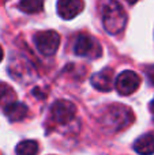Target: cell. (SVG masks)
Segmentation results:
<instances>
[{
    "label": "cell",
    "instance_id": "1",
    "mask_svg": "<svg viewBox=\"0 0 154 155\" xmlns=\"http://www.w3.org/2000/svg\"><path fill=\"white\" fill-rule=\"evenodd\" d=\"M100 8L104 29L112 35L122 33L127 23V14L123 5L116 0H102Z\"/></svg>",
    "mask_w": 154,
    "mask_h": 155
},
{
    "label": "cell",
    "instance_id": "2",
    "mask_svg": "<svg viewBox=\"0 0 154 155\" xmlns=\"http://www.w3.org/2000/svg\"><path fill=\"white\" fill-rule=\"evenodd\" d=\"M134 121V113L128 106L115 104L108 106L100 117V124L109 132H119L126 129Z\"/></svg>",
    "mask_w": 154,
    "mask_h": 155
},
{
    "label": "cell",
    "instance_id": "3",
    "mask_svg": "<svg viewBox=\"0 0 154 155\" xmlns=\"http://www.w3.org/2000/svg\"><path fill=\"white\" fill-rule=\"evenodd\" d=\"M35 48L38 49L41 54L44 56H53L57 52L60 45V35L55 30H45V31H38L33 37Z\"/></svg>",
    "mask_w": 154,
    "mask_h": 155
},
{
    "label": "cell",
    "instance_id": "4",
    "mask_svg": "<svg viewBox=\"0 0 154 155\" xmlns=\"http://www.w3.org/2000/svg\"><path fill=\"white\" fill-rule=\"evenodd\" d=\"M76 114V106L71 101L59 99L51 106V120L56 124H68Z\"/></svg>",
    "mask_w": 154,
    "mask_h": 155
},
{
    "label": "cell",
    "instance_id": "5",
    "mask_svg": "<svg viewBox=\"0 0 154 155\" xmlns=\"http://www.w3.org/2000/svg\"><path fill=\"white\" fill-rule=\"evenodd\" d=\"M74 53L81 57H100L101 45L90 34H79L74 44Z\"/></svg>",
    "mask_w": 154,
    "mask_h": 155
},
{
    "label": "cell",
    "instance_id": "6",
    "mask_svg": "<svg viewBox=\"0 0 154 155\" xmlns=\"http://www.w3.org/2000/svg\"><path fill=\"white\" fill-rule=\"evenodd\" d=\"M116 90L120 95H130L135 93L141 86V78L136 72L130 70H126L120 74L115 80Z\"/></svg>",
    "mask_w": 154,
    "mask_h": 155
},
{
    "label": "cell",
    "instance_id": "7",
    "mask_svg": "<svg viewBox=\"0 0 154 155\" xmlns=\"http://www.w3.org/2000/svg\"><path fill=\"white\" fill-rule=\"evenodd\" d=\"M113 82H115V72L113 68L111 67H105L100 72L94 74L92 76V79H90V83H92L93 87L97 88L98 91H102V93L111 91Z\"/></svg>",
    "mask_w": 154,
    "mask_h": 155
},
{
    "label": "cell",
    "instance_id": "8",
    "mask_svg": "<svg viewBox=\"0 0 154 155\" xmlns=\"http://www.w3.org/2000/svg\"><path fill=\"white\" fill-rule=\"evenodd\" d=\"M83 0H57V14L63 19H72L83 11Z\"/></svg>",
    "mask_w": 154,
    "mask_h": 155
},
{
    "label": "cell",
    "instance_id": "9",
    "mask_svg": "<svg viewBox=\"0 0 154 155\" xmlns=\"http://www.w3.org/2000/svg\"><path fill=\"white\" fill-rule=\"evenodd\" d=\"M4 110V114L11 123H18V121H22L25 117L27 116V106L23 104V102H14L10 106H7Z\"/></svg>",
    "mask_w": 154,
    "mask_h": 155
},
{
    "label": "cell",
    "instance_id": "10",
    "mask_svg": "<svg viewBox=\"0 0 154 155\" xmlns=\"http://www.w3.org/2000/svg\"><path fill=\"white\" fill-rule=\"evenodd\" d=\"M134 150L139 155L154 154V134H146L139 136L134 143Z\"/></svg>",
    "mask_w": 154,
    "mask_h": 155
},
{
    "label": "cell",
    "instance_id": "11",
    "mask_svg": "<svg viewBox=\"0 0 154 155\" xmlns=\"http://www.w3.org/2000/svg\"><path fill=\"white\" fill-rule=\"evenodd\" d=\"M16 102V93L7 83H0V107L5 109L11 104Z\"/></svg>",
    "mask_w": 154,
    "mask_h": 155
},
{
    "label": "cell",
    "instance_id": "12",
    "mask_svg": "<svg viewBox=\"0 0 154 155\" xmlns=\"http://www.w3.org/2000/svg\"><path fill=\"white\" fill-rule=\"evenodd\" d=\"M18 8L25 14H38L44 10V0H19Z\"/></svg>",
    "mask_w": 154,
    "mask_h": 155
},
{
    "label": "cell",
    "instance_id": "13",
    "mask_svg": "<svg viewBox=\"0 0 154 155\" xmlns=\"http://www.w3.org/2000/svg\"><path fill=\"white\" fill-rule=\"evenodd\" d=\"M16 155H37L38 143L35 140H23L15 147Z\"/></svg>",
    "mask_w": 154,
    "mask_h": 155
},
{
    "label": "cell",
    "instance_id": "14",
    "mask_svg": "<svg viewBox=\"0 0 154 155\" xmlns=\"http://www.w3.org/2000/svg\"><path fill=\"white\" fill-rule=\"evenodd\" d=\"M149 107H150V112H152V114L154 116V98H153V101H152V102H150Z\"/></svg>",
    "mask_w": 154,
    "mask_h": 155
},
{
    "label": "cell",
    "instance_id": "15",
    "mask_svg": "<svg viewBox=\"0 0 154 155\" xmlns=\"http://www.w3.org/2000/svg\"><path fill=\"white\" fill-rule=\"evenodd\" d=\"M3 56H4V52H3V48L0 46V61L3 60Z\"/></svg>",
    "mask_w": 154,
    "mask_h": 155
},
{
    "label": "cell",
    "instance_id": "16",
    "mask_svg": "<svg viewBox=\"0 0 154 155\" xmlns=\"http://www.w3.org/2000/svg\"><path fill=\"white\" fill-rule=\"evenodd\" d=\"M126 2H127L128 4H135V3L138 2V0H126Z\"/></svg>",
    "mask_w": 154,
    "mask_h": 155
},
{
    "label": "cell",
    "instance_id": "17",
    "mask_svg": "<svg viewBox=\"0 0 154 155\" xmlns=\"http://www.w3.org/2000/svg\"><path fill=\"white\" fill-rule=\"evenodd\" d=\"M150 80H152V83L154 84V71H153L152 74H150Z\"/></svg>",
    "mask_w": 154,
    "mask_h": 155
}]
</instances>
